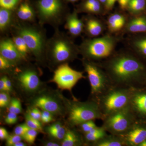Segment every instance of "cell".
<instances>
[{"label": "cell", "instance_id": "6da1fadb", "mask_svg": "<svg viewBox=\"0 0 146 146\" xmlns=\"http://www.w3.org/2000/svg\"><path fill=\"white\" fill-rule=\"evenodd\" d=\"M97 63L105 71L113 85L128 88L144 86L146 67L135 54L128 52L114 53Z\"/></svg>", "mask_w": 146, "mask_h": 146}, {"label": "cell", "instance_id": "7a4b0ae2", "mask_svg": "<svg viewBox=\"0 0 146 146\" xmlns=\"http://www.w3.org/2000/svg\"><path fill=\"white\" fill-rule=\"evenodd\" d=\"M10 32L23 38L30 53L37 60L42 61L44 58L48 39L44 26L35 22H23L17 18Z\"/></svg>", "mask_w": 146, "mask_h": 146}, {"label": "cell", "instance_id": "3957f363", "mask_svg": "<svg viewBox=\"0 0 146 146\" xmlns=\"http://www.w3.org/2000/svg\"><path fill=\"white\" fill-rule=\"evenodd\" d=\"M54 31L52 36L48 39L46 56L54 64L59 65L76 59L80 54V50L72 38L59 29Z\"/></svg>", "mask_w": 146, "mask_h": 146}, {"label": "cell", "instance_id": "277c9868", "mask_svg": "<svg viewBox=\"0 0 146 146\" xmlns=\"http://www.w3.org/2000/svg\"><path fill=\"white\" fill-rule=\"evenodd\" d=\"M36 12L38 23L42 25H48L54 29H59L65 23L70 12L65 0L31 1Z\"/></svg>", "mask_w": 146, "mask_h": 146}, {"label": "cell", "instance_id": "5b68a950", "mask_svg": "<svg viewBox=\"0 0 146 146\" xmlns=\"http://www.w3.org/2000/svg\"><path fill=\"white\" fill-rule=\"evenodd\" d=\"M119 38L110 35L84 39L79 46L84 58L95 62L107 59L114 54Z\"/></svg>", "mask_w": 146, "mask_h": 146}, {"label": "cell", "instance_id": "8992f818", "mask_svg": "<svg viewBox=\"0 0 146 146\" xmlns=\"http://www.w3.org/2000/svg\"><path fill=\"white\" fill-rule=\"evenodd\" d=\"M133 88L113 85L94 100L104 118L129 106Z\"/></svg>", "mask_w": 146, "mask_h": 146}, {"label": "cell", "instance_id": "52a82bcc", "mask_svg": "<svg viewBox=\"0 0 146 146\" xmlns=\"http://www.w3.org/2000/svg\"><path fill=\"white\" fill-rule=\"evenodd\" d=\"M68 121L72 127L90 120L104 119L99 106L94 100L86 102L73 101L70 103L68 109Z\"/></svg>", "mask_w": 146, "mask_h": 146}, {"label": "cell", "instance_id": "ba28073f", "mask_svg": "<svg viewBox=\"0 0 146 146\" xmlns=\"http://www.w3.org/2000/svg\"><path fill=\"white\" fill-rule=\"evenodd\" d=\"M82 64L91 86L92 100H95L113 84L105 71L97 62L83 58Z\"/></svg>", "mask_w": 146, "mask_h": 146}, {"label": "cell", "instance_id": "9c48e42d", "mask_svg": "<svg viewBox=\"0 0 146 146\" xmlns=\"http://www.w3.org/2000/svg\"><path fill=\"white\" fill-rule=\"evenodd\" d=\"M102 121L105 130L118 136L125 133L137 122L129 106L106 116Z\"/></svg>", "mask_w": 146, "mask_h": 146}, {"label": "cell", "instance_id": "30bf717a", "mask_svg": "<svg viewBox=\"0 0 146 146\" xmlns=\"http://www.w3.org/2000/svg\"><path fill=\"white\" fill-rule=\"evenodd\" d=\"M83 73L74 70L68 63L58 65L54 72L52 82L62 90L71 91L80 80L85 78Z\"/></svg>", "mask_w": 146, "mask_h": 146}, {"label": "cell", "instance_id": "8fae6325", "mask_svg": "<svg viewBox=\"0 0 146 146\" xmlns=\"http://www.w3.org/2000/svg\"><path fill=\"white\" fill-rule=\"evenodd\" d=\"M129 107L138 122L146 123V87L133 88Z\"/></svg>", "mask_w": 146, "mask_h": 146}, {"label": "cell", "instance_id": "7c38bea8", "mask_svg": "<svg viewBox=\"0 0 146 146\" xmlns=\"http://www.w3.org/2000/svg\"><path fill=\"white\" fill-rule=\"evenodd\" d=\"M120 136L126 146H139L146 139V123L137 122Z\"/></svg>", "mask_w": 146, "mask_h": 146}, {"label": "cell", "instance_id": "4fadbf2b", "mask_svg": "<svg viewBox=\"0 0 146 146\" xmlns=\"http://www.w3.org/2000/svg\"><path fill=\"white\" fill-rule=\"evenodd\" d=\"M0 55L15 65L25 60L18 52L11 37H3L0 41Z\"/></svg>", "mask_w": 146, "mask_h": 146}, {"label": "cell", "instance_id": "5bb4252c", "mask_svg": "<svg viewBox=\"0 0 146 146\" xmlns=\"http://www.w3.org/2000/svg\"><path fill=\"white\" fill-rule=\"evenodd\" d=\"M18 80L22 87L27 91H34L38 89L40 80L37 72L31 68H27L20 72Z\"/></svg>", "mask_w": 146, "mask_h": 146}, {"label": "cell", "instance_id": "9a60e30c", "mask_svg": "<svg viewBox=\"0 0 146 146\" xmlns=\"http://www.w3.org/2000/svg\"><path fill=\"white\" fill-rule=\"evenodd\" d=\"M78 13L74 9L68 14L64 23V28L72 38L80 36L84 30V23L82 19L78 18Z\"/></svg>", "mask_w": 146, "mask_h": 146}, {"label": "cell", "instance_id": "2e32d148", "mask_svg": "<svg viewBox=\"0 0 146 146\" xmlns=\"http://www.w3.org/2000/svg\"><path fill=\"white\" fill-rule=\"evenodd\" d=\"M16 18L19 21L35 23L36 12L31 0H23L15 10Z\"/></svg>", "mask_w": 146, "mask_h": 146}, {"label": "cell", "instance_id": "e0dca14e", "mask_svg": "<svg viewBox=\"0 0 146 146\" xmlns=\"http://www.w3.org/2000/svg\"><path fill=\"white\" fill-rule=\"evenodd\" d=\"M82 19L84 23V31L90 38L99 36L104 31L102 23L96 17L88 15L84 16Z\"/></svg>", "mask_w": 146, "mask_h": 146}, {"label": "cell", "instance_id": "ac0fdd59", "mask_svg": "<svg viewBox=\"0 0 146 146\" xmlns=\"http://www.w3.org/2000/svg\"><path fill=\"white\" fill-rule=\"evenodd\" d=\"M34 106L53 114H60L62 108L59 103L54 99L48 96H42L35 100Z\"/></svg>", "mask_w": 146, "mask_h": 146}, {"label": "cell", "instance_id": "d6986e66", "mask_svg": "<svg viewBox=\"0 0 146 146\" xmlns=\"http://www.w3.org/2000/svg\"><path fill=\"white\" fill-rule=\"evenodd\" d=\"M17 18L15 10L0 7V31L5 34L11 31Z\"/></svg>", "mask_w": 146, "mask_h": 146}, {"label": "cell", "instance_id": "ffe728a7", "mask_svg": "<svg viewBox=\"0 0 146 146\" xmlns=\"http://www.w3.org/2000/svg\"><path fill=\"white\" fill-rule=\"evenodd\" d=\"M134 16L127 22L125 26V31L131 33H146V16Z\"/></svg>", "mask_w": 146, "mask_h": 146}, {"label": "cell", "instance_id": "44dd1931", "mask_svg": "<svg viewBox=\"0 0 146 146\" xmlns=\"http://www.w3.org/2000/svg\"><path fill=\"white\" fill-rule=\"evenodd\" d=\"M126 23L124 15L119 13H112L108 18V27L110 32H117L125 26Z\"/></svg>", "mask_w": 146, "mask_h": 146}, {"label": "cell", "instance_id": "7402d4cb", "mask_svg": "<svg viewBox=\"0 0 146 146\" xmlns=\"http://www.w3.org/2000/svg\"><path fill=\"white\" fill-rule=\"evenodd\" d=\"M107 131L102 126L94 128L89 132L84 134V142L93 146L95 143L104 138L108 134Z\"/></svg>", "mask_w": 146, "mask_h": 146}, {"label": "cell", "instance_id": "603a6c76", "mask_svg": "<svg viewBox=\"0 0 146 146\" xmlns=\"http://www.w3.org/2000/svg\"><path fill=\"white\" fill-rule=\"evenodd\" d=\"M93 146H126L124 141L120 136L107 134L95 143Z\"/></svg>", "mask_w": 146, "mask_h": 146}, {"label": "cell", "instance_id": "cb8c5ba5", "mask_svg": "<svg viewBox=\"0 0 146 146\" xmlns=\"http://www.w3.org/2000/svg\"><path fill=\"white\" fill-rule=\"evenodd\" d=\"M130 45L136 55L146 58V36L132 38L131 40Z\"/></svg>", "mask_w": 146, "mask_h": 146}, {"label": "cell", "instance_id": "d4e9b609", "mask_svg": "<svg viewBox=\"0 0 146 146\" xmlns=\"http://www.w3.org/2000/svg\"><path fill=\"white\" fill-rule=\"evenodd\" d=\"M61 145L63 146H74L81 145L83 144L79 134L75 131L68 129L63 138Z\"/></svg>", "mask_w": 146, "mask_h": 146}, {"label": "cell", "instance_id": "484cf974", "mask_svg": "<svg viewBox=\"0 0 146 146\" xmlns=\"http://www.w3.org/2000/svg\"><path fill=\"white\" fill-rule=\"evenodd\" d=\"M146 6V0H130L126 9L131 15L136 16L143 12Z\"/></svg>", "mask_w": 146, "mask_h": 146}, {"label": "cell", "instance_id": "4316f807", "mask_svg": "<svg viewBox=\"0 0 146 146\" xmlns=\"http://www.w3.org/2000/svg\"><path fill=\"white\" fill-rule=\"evenodd\" d=\"M12 40L16 48L25 60L30 52L23 38L18 35L12 33Z\"/></svg>", "mask_w": 146, "mask_h": 146}, {"label": "cell", "instance_id": "83f0119b", "mask_svg": "<svg viewBox=\"0 0 146 146\" xmlns=\"http://www.w3.org/2000/svg\"><path fill=\"white\" fill-rule=\"evenodd\" d=\"M25 120L26 123L30 128L41 132L43 131L42 125L39 121L31 117L28 113L25 115Z\"/></svg>", "mask_w": 146, "mask_h": 146}, {"label": "cell", "instance_id": "f1b7e54d", "mask_svg": "<svg viewBox=\"0 0 146 146\" xmlns=\"http://www.w3.org/2000/svg\"><path fill=\"white\" fill-rule=\"evenodd\" d=\"M23 0H0V7L2 8L15 10Z\"/></svg>", "mask_w": 146, "mask_h": 146}, {"label": "cell", "instance_id": "f546056e", "mask_svg": "<svg viewBox=\"0 0 146 146\" xmlns=\"http://www.w3.org/2000/svg\"><path fill=\"white\" fill-rule=\"evenodd\" d=\"M22 110V105L20 101L17 99H12L11 100L9 108V112H13L18 115L21 113Z\"/></svg>", "mask_w": 146, "mask_h": 146}, {"label": "cell", "instance_id": "4dcf8cb0", "mask_svg": "<svg viewBox=\"0 0 146 146\" xmlns=\"http://www.w3.org/2000/svg\"><path fill=\"white\" fill-rule=\"evenodd\" d=\"M78 126L79 127L80 130L81 132L85 134L89 132L97 126L95 122V120H91L82 123Z\"/></svg>", "mask_w": 146, "mask_h": 146}, {"label": "cell", "instance_id": "1f68e13d", "mask_svg": "<svg viewBox=\"0 0 146 146\" xmlns=\"http://www.w3.org/2000/svg\"><path fill=\"white\" fill-rule=\"evenodd\" d=\"M38 131L35 130V129L31 128L23 136V138L29 143L33 144L36 139L37 133H38Z\"/></svg>", "mask_w": 146, "mask_h": 146}, {"label": "cell", "instance_id": "d6a6232c", "mask_svg": "<svg viewBox=\"0 0 146 146\" xmlns=\"http://www.w3.org/2000/svg\"><path fill=\"white\" fill-rule=\"evenodd\" d=\"M67 131V130H66L65 128L62 126L60 128L50 132L49 133L54 138L58 140H61V139H63L65 137Z\"/></svg>", "mask_w": 146, "mask_h": 146}, {"label": "cell", "instance_id": "836d02e7", "mask_svg": "<svg viewBox=\"0 0 146 146\" xmlns=\"http://www.w3.org/2000/svg\"><path fill=\"white\" fill-rule=\"evenodd\" d=\"M10 98L8 93L6 91H2L0 94V107H6L10 103Z\"/></svg>", "mask_w": 146, "mask_h": 146}, {"label": "cell", "instance_id": "e575fe53", "mask_svg": "<svg viewBox=\"0 0 146 146\" xmlns=\"http://www.w3.org/2000/svg\"><path fill=\"white\" fill-rule=\"evenodd\" d=\"M30 129V128L29 127L27 124L26 123L22 124L17 126L15 128L14 133L15 134L23 137Z\"/></svg>", "mask_w": 146, "mask_h": 146}, {"label": "cell", "instance_id": "d590c367", "mask_svg": "<svg viewBox=\"0 0 146 146\" xmlns=\"http://www.w3.org/2000/svg\"><path fill=\"white\" fill-rule=\"evenodd\" d=\"M14 66L15 65L10 61L0 55V69L1 70H9Z\"/></svg>", "mask_w": 146, "mask_h": 146}, {"label": "cell", "instance_id": "8d00e7d4", "mask_svg": "<svg viewBox=\"0 0 146 146\" xmlns=\"http://www.w3.org/2000/svg\"><path fill=\"white\" fill-rule=\"evenodd\" d=\"M23 137L17 134L9 136L6 139V145L7 146H13L14 144L22 140Z\"/></svg>", "mask_w": 146, "mask_h": 146}, {"label": "cell", "instance_id": "74e56055", "mask_svg": "<svg viewBox=\"0 0 146 146\" xmlns=\"http://www.w3.org/2000/svg\"><path fill=\"white\" fill-rule=\"evenodd\" d=\"M17 114L12 112H9L5 119V122L8 125L14 124L17 122Z\"/></svg>", "mask_w": 146, "mask_h": 146}, {"label": "cell", "instance_id": "f35d334b", "mask_svg": "<svg viewBox=\"0 0 146 146\" xmlns=\"http://www.w3.org/2000/svg\"><path fill=\"white\" fill-rule=\"evenodd\" d=\"M63 126L61 123L57 122L53 124L47 128V131L48 133L51 131H54L60 128V127Z\"/></svg>", "mask_w": 146, "mask_h": 146}, {"label": "cell", "instance_id": "ab89813d", "mask_svg": "<svg viewBox=\"0 0 146 146\" xmlns=\"http://www.w3.org/2000/svg\"><path fill=\"white\" fill-rule=\"evenodd\" d=\"M9 136L8 132L5 128H0V139L2 140H6Z\"/></svg>", "mask_w": 146, "mask_h": 146}, {"label": "cell", "instance_id": "60d3db41", "mask_svg": "<svg viewBox=\"0 0 146 146\" xmlns=\"http://www.w3.org/2000/svg\"><path fill=\"white\" fill-rule=\"evenodd\" d=\"M0 90L2 91L8 92V89H7L5 83V76L2 77L0 80Z\"/></svg>", "mask_w": 146, "mask_h": 146}, {"label": "cell", "instance_id": "b9f144b4", "mask_svg": "<svg viewBox=\"0 0 146 146\" xmlns=\"http://www.w3.org/2000/svg\"><path fill=\"white\" fill-rule=\"evenodd\" d=\"M130 0H118L120 7L122 9H126L128 4L130 1Z\"/></svg>", "mask_w": 146, "mask_h": 146}, {"label": "cell", "instance_id": "7bdbcfd3", "mask_svg": "<svg viewBox=\"0 0 146 146\" xmlns=\"http://www.w3.org/2000/svg\"><path fill=\"white\" fill-rule=\"evenodd\" d=\"M5 83L7 89H8V91H11L12 89V84L11 82L7 76H5Z\"/></svg>", "mask_w": 146, "mask_h": 146}, {"label": "cell", "instance_id": "ee69618b", "mask_svg": "<svg viewBox=\"0 0 146 146\" xmlns=\"http://www.w3.org/2000/svg\"><path fill=\"white\" fill-rule=\"evenodd\" d=\"M53 119H50V118L47 117L42 115L41 121H42L43 123H48L50 122Z\"/></svg>", "mask_w": 146, "mask_h": 146}, {"label": "cell", "instance_id": "f6af8a7d", "mask_svg": "<svg viewBox=\"0 0 146 146\" xmlns=\"http://www.w3.org/2000/svg\"><path fill=\"white\" fill-rule=\"evenodd\" d=\"M45 145L47 146H58L59 145L57 143H52V142H49V143H47Z\"/></svg>", "mask_w": 146, "mask_h": 146}, {"label": "cell", "instance_id": "bcb514c9", "mask_svg": "<svg viewBox=\"0 0 146 146\" xmlns=\"http://www.w3.org/2000/svg\"><path fill=\"white\" fill-rule=\"evenodd\" d=\"M26 146V144L23 143V142L20 141L14 144L13 146Z\"/></svg>", "mask_w": 146, "mask_h": 146}, {"label": "cell", "instance_id": "7dc6e473", "mask_svg": "<svg viewBox=\"0 0 146 146\" xmlns=\"http://www.w3.org/2000/svg\"><path fill=\"white\" fill-rule=\"evenodd\" d=\"M98 1H99L102 3V4L103 5H104L105 6L107 0H98Z\"/></svg>", "mask_w": 146, "mask_h": 146}, {"label": "cell", "instance_id": "c3c4849f", "mask_svg": "<svg viewBox=\"0 0 146 146\" xmlns=\"http://www.w3.org/2000/svg\"><path fill=\"white\" fill-rule=\"evenodd\" d=\"M139 146H146V139Z\"/></svg>", "mask_w": 146, "mask_h": 146}, {"label": "cell", "instance_id": "681fc988", "mask_svg": "<svg viewBox=\"0 0 146 146\" xmlns=\"http://www.w3.org/2000/svg\"><path fill=\"white\" fill-rule=\"evenodd\" d=\"M146 86V77L145 78V83H144V86Z\"/></svg>", "mask_w": 146, "mask_h": 146}]
</instances>
